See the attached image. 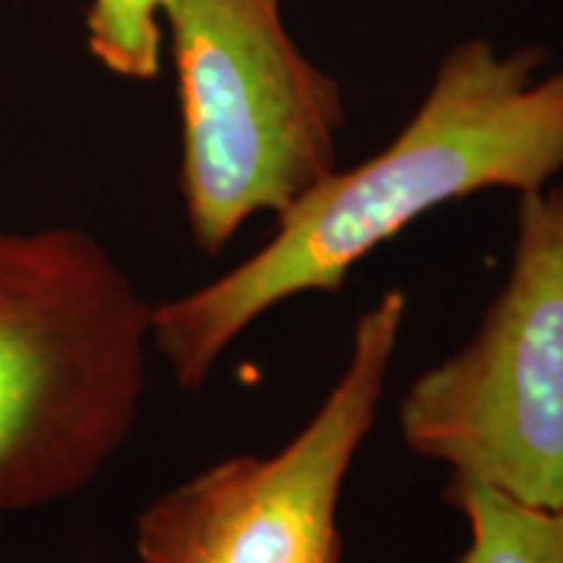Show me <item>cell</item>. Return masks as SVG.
<instances>
[{"mask_svg":"<svg viewBox=\"0 0 563 563\" xmlns=\"http://www.w3.org/2000/svg\"><path fill=\"white\" fill-rule=\"evenodd\" d=\"M540 60L501 58L485 40L454 47L384 152L319 183L235 269L154 306L152 344L175 384L199 391L253 321L295 295L340 292L352 266L441 203L540 191L563 167V68L538 81Z\"/></svg>","mask_w":563,"mask_h":563,"instance_id":"6da1fadb","label":"cell"},{"mask_svg":"<svg viewBox=\"0 0 563 563\" xmlns=\"http://www.w3.org/2000/svg\"><path fill=\"white\" fill-rule=\"evenodd\" d=\"M152 316L89 232L0 230V519L76 496L125 446Z\"/></svg>","mask_w":563,"mask_h":563,"instance_id":"7a4b0ae2","label":"cell"},{"mask_svg":"<svg viewBox=\"0 0 563 563\" xmlns=\"http://www.w3.org/2000/svg\"><path fill=\"white\" fill-rule=\"evenodd\" d=\"M282 0H170L183 121L180 194L196 249L292 209L336 170L340 84L290 40Z\"/></svg>","mask_w":563,"mask_h":563,"instance_id":"3957f363","label":"cell"},{"mask_svg":"<svg viewBox=\"0 0 563 563\" xmlns=\"http://www.w3.org/2000/svg\"><path fill=\"white\" fill-rule=\"evenodd\" d=\"M399 433L534 509H563V186L522 194L504 290L467 347L407 389Z\"/></svg>","mask_w":563,"mask_h":563,"instance_id":"277c9868","label":"cell"},{"mask_svg":"<svg viewBox=\"0 0 563 563\" xmlns=\"http://www.w3.org/2000/svg\"><path fill=\"white\" fill-rule=\"evenodd\" d=\"M407 313L402 290L355 323L347 368L272 456H230L165 490L136 519L139 563H342L344 477L376 422Z\"/></svg>","mask_w":563,"mask_h":563,"instance_id":"5b68a950","label":"cell"},{"mask_svg":"<svg viewBox=\"0 0 563 563\" xmlns=\"http://www.w3.org/2000/svg\"><path fill=\"white\" fill-rule=\"evenodd\" d=\"M443 498L470 525V545L456 563H563V509H534L456 475Z\"/></svg>","mask_w":563,"mask_h":563,"instance_id":"8992f818","label":"cell"},{"mask_svg":"<svg viewBox=\"0 0 563 563\" xmlns=\"http://www.w3.org/2000/svg\"><path fill=\"white\" fill-rule=\"evenodd\" d=\"M170 0H91L89 53L112 74L146 81L162 66V16Z\"/></svg>","mask_w":563,"mask_h":563,"instance_id":"52a82bcc","label":"cell"}]
</instances>
